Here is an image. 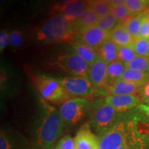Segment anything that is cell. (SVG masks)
Instances as JSON below:
<instances>
[{
    "label": "cell",
    "mask_w": 149,
    "mask_h": 149,
    "mask_svg": "<svg viewBox=\"0 0 149 149\" xmlns=\"http://www.w3.org/2000/svg\"><path fill=\"white\" fill-rule=\"evenodd\" d=\"M64 124L59 109L42 99L31 143L33 149H49L57 144Z\"/></svg>",
    "instance_id": "6da1fadb"
},
{
    "label": "cell",
    "mask_w": 149,
    "mask_h": 149,
    "mask_svg": "<svg viewBox=\"0 0 149 149\" xmlns=\"http://www.w3.org/2000/svg\"><path fill=\"white\" fill-rule=\"evenodd\" d=\"M79 35L74 22H70L64 16L53 15L43 23L35 32L36 41L41 44L72 43Z\"/></svg>",
    "instance_id": "7a4b0ae2"
},
{
    "label": "cell",
    "mask_w": 149,
    "mask_h": 149,
    "mask_svg": "<svg viewBox=\"0 0 149 149\" xmlns=\"http://www.w3.org/2000/svg\"><path fill=\"white\" fill-rule=\"evenodd\" d=\"M31 81L44 100L54 105L65 103L70 99V95L59 79L43 74L30 73Z\"/></svg>",
    "instance_id": "3957f363"
},
{
    "label": "cell",
    "mask_w": 149,
    "mask_h": 149,
    "mask_svg": "<svg viewBox=\"0 0 149 149\" xmlns=\"http://www.w3.org/2000/svg\"><path fill=\"white\" fill-rule=\"evenodd\" d=\"M91 109V102L84 98H71L59 106V112L64 126L79 123Z\"/></svg>",
    "instance_id": "277c9868"
},
{
    "label": "cell",
    "mask_w": 149,
    "mask_h": 149,
    "mask_svg": "<svg viewBox=\"0 0 149 149\" xmlns=\"http://www.w3.org/2000/svg\"><path fill=\"white\" fill-rule=\"evenodd\" d=\"M117 112L105 102H101L93 109L89 123L91 128L99 135L111 128L117 122Z\"/></svg>",
    "instance_id": "5b68a950"
},
{
    "label": "cell",
    "mask_w": 149,
    "mask_h": 149,
    "mask_svg": "<svg viewBox=\"0 0 149 149\" xmlns=\"http://www.w3.org/2000/svg\"><path fill=\"white\" fill-rule=\"evenodd\" d=\"M72 97L88 100L96 93V88L88 77L81 76L66 77L59 79Z\"/></svg>",
    "instance_id": "8992f818"
},
{
    "label": "cell",
    "mask_w": 149,
    "mask_h": 149,
    "mask_svg": "<svg viewBox=\"0 0 149 149\" xmlns=\"http://www.w3.org/2000/svg\"><path fill=\"white\" fill-rule=\"evenodd\" d=\"M126 125L117 121L109 129L99 135V149H117L126 139Z\"/></svg>",
    "instance_id": "52a82bcc"
},
{
    "label": "cell",
    "mask_w": 149,
    "mask_h": 149,
    "mask_svg": "<svg viewBox=\"0 0 149 149\" xmlns=\"http://www.w3.org/2000/svg\"><path fill=\"white\" fill-rule=\"evenodd\" d=\"M54 64L74 76L88 77L89 65L77 53H67L57 57Z\"/></svg>",
    "instance_id": "ba28073f"
},
{
    "label": "cell",
    "mask_w": 149,
    "mask_h": 149,
    "mask_svg": "<svg viewBox=\"0 0 149 149\" xmlns=\"http://www.w3.org/2000/svg\"><path fill=\"white\" fill-rule=\"evenodd\" d=\"M90 7L89 0H78L72 2L57 3L51 8L53 15L59 14L64 16L70 22H74Z\"/></svg>",
    "instance_id": "9c48e42d"
},
{
    "label": "cell",
    "mask_w": 149,
    "mask_h": 149,
    "mask_svg": "<svg viewBox=\"0 0 149 149\" xmlns=\"http://www.w3.org/2000/svg\"><path fill=\"white\" fill-rule=\"evenodd\" d=\"M74 140L76 149H99V137L92 132L89 122L80 127Z\"/></svg>",
    "instance_id": "30bf717a"
},
{
    "label": "cell",
    "mask_w": 149,
    "mask_h": 149,
    "mask_svg": "<svg viewBox=\"0 0 149 149\" xmlns=\"http://www.w3.org/2000/svg\"><path fill=\"white\" fill-rule=\"evenodd\" d=\"M108 64L98 57L88 68V78L97 89H102L109 85L107 74Z\"/></svg>",
    "instance_id": "8fae6325"
},
{
    "label": "cell",
    "mask_w": 149,
    "mask_h": 149,
    "mask_svg": "<svg viewBox=\"0 0 149 149\" xmlns=\"http://www.w3.org/2000/svg\"><path fill=\"white\" fill-rule=\"evenodd\" d=\"M105 103L114 108L118 113L133 109L141 104V97L138 95H108L104 98Z\"/></svg>",
    "instance_id": "7c38bea8"
},
{
    "label": "cell",
    "mask_w": 149,
    "mask_h": 149,
    "mask_svg": "<svg viewBox=\"0 0 149 149\" xmlns=\"http://www.w3.org/2000/svg\"><path fill=\"white\" fill-rule=\"evenodd\" d=\"M0 149H33L32 145L20 133L1 130L0 133Z\"/></svg>",
    "instance_id": "4fadbf2b"
},
{
    "label": "cell",
    "mask_w": 149,
    "mask_h": 149,
    "mask_svg": "<svg viewBox=\"0 0 149 149\" xmlns=\"http://www.w3.org/2000/svg\"><path fill=\"white\" fill-rule=\"evenodd\" d=\"M109 33L95 25L83 31L78 36H79L80 41L97 51L103 42L109 38Z\"/></svg>",
    "instance_id": "5bb4252c"
},
{
    "label": "cell",
    "mask_w": 149,
    "mask_h": 149,
    "mask_svg": "<svg viewBox=\"0 0 149 149\" xmlns=\"http://www.w3.org/2000/svg\"><path fill=\"white\" fill-rule=\"evenodd\" d=\"M143 85L117 79L107 86L109 95H137L140 93Z\"/></svg>",
    "instance_id": "9a60e30c"
},
{
    "label": "cell",
    "mask_w": 149,
    "mask_h": 149,
    "mask_svg": "<svg viewBox=\"0 0 149 149\" xmlns=\"http://www.w3.org/2000/svg\"><path fill=\"white\" fill-rule=\"evenodd\" d=\"M71 46L74 53L84 59L89 66L94 63L99 57L97 51L95 49L86 44L81 41H74L71 43Z\"/></svg>",
    "instance_id": "2e32d148"
},
{
    "label": "cell",
    "mask_w": 149,
    "mask_h": 149,
    "mask_svg": "<svg viewBox=\"0 0 149 149\" xmlns=\"http://www.w3.org/2000/svg\"><path fill=\"white\" fill-rule=\"evenodd\" d=\"M109 38L117 46L131 45L134 39L130 36L124 24H118L109 33Z\"/></svg>",
    "instance_id": "e0dca14e"
},
{
    "label": "cell",
    "mask_w": 149,
    "mask_h": 149,
    "mask_svg": "<svg viewBox=\"0 0 149 149\" xmlns=\"http://www.w3.org/2000/svg\"><path fill=\"white\" fill-rule=\"evenodd\" d=\"M100 18V17L95 11L89 7L88 10L74 22V24L79 34L84 30L95 26Z\"/></svg>",
    "instance_id": "ac0fdd59"
},
{
    "label": "cell",
    "mask_w": 149,
    "mask_h": 149,
    "mask_svg": "<svg viewBox=\"0 0 149 149\" xmlns=\"http://www.w3.org/2000/svg\"><path fill=\"white\" fill-rule=\"evenodd\" d=\"M99 57L103 59L107 64L118 59L117 58V46L109 38L97 49Z\"/></svg>",
    "instance_id": "d6986e66"
},
{
    "label": "cell",
    "mask_w": 149,
    "mask_h": 149,
    "mask_svg": "<svg viewBox=\"0 0 149 149\" xmlns=\"http://www.w3.org/2000/svg\"><path fill=\"white\" fill-rule=\"evenodd\" d=\"M120 79L129 81V82L144 85L147 81H149V72L126 68L125 71L120 77Z\"/></svg>",
    "instance_id": "ffe728a7"
},
{
    "label": "cell",
    "mask_w": 149,
    "mask_h": 149,
    "mask_svg": "<svg viewBox=\"0 0 149 149\" xmlns=\"http://www.w3.org/2000/svg\"><path fill=\"white\" fill-rule=\"evenodd\" d=\"M126 68V64L119 59L108 64L107 74L109 84L117 79H120Z\"/></svg>",
    "instance_id": "44dd1931"
},
{
    "label": "cell",
    "mask_w": 149,
    "mask_h": 149,
    "mask_svg": "<svg viewBox=\"0 0 149 149\" xmlns=\"http://www.w3.org/2000/svg\"><path fill=\"white\" fill-rule=\"evenodd\" d=\"M144 17V13L139 14L132 17L130 19L124 24L126 30L134 40L138 38L139 31Z\"/></svg>",
    "instance_id": "7402d4cb"
},
{
    "label": "cell",
    "mask_w": 149,
    "mask_h": 149,
    "mask_svg": "<svg viewBox=\"0 0 149 149\" xmlns=\"http://www.w3.org/2000/svg\"><path fill=\"white\" fill-rule=\"evenodd\" d=\"M126 67L128 69L149 72V57L148 56H137L126 64Z\"/></svg>",
    "instance_id": "603a6c76"
},
{
    "label": "cell",
    "mask_w": 149,
    "mask_h": 149,
    "mask_svg": "<svg viewBox=\"0 0 149 149\" xmlns=\"http://www.w3.org/2000/svg\"><path fill=\"white\" fill-rule=\"evenodd\" d=\"M137 57L131 45L117 46V58L126 65Z\"/></svg>",
    "instance_id": "cb8c5ba5"
},
{
    "label": "cell",
    "mask_w": 149,
    "mask_h": 149,
    "mask_svg": "<svg viewBox=\"0 0 149 149\" xmlns=\"http://www.w3.org/2000/svg\"><path fill=\"white\" fill-rule=\"evenodd\" d=\"M111 13L116 18L118 24H124V25L132 18V17L134 16L130 13L128 8L124 4L112 8Z\"/></svg>",
    "instance_id": "d4e9b609"
},
{
    "label": "cell",
    "mask_w": 149,
    "mask_h": 149,
    "mask_svg": "<svg viewBox=\"0 0 149 149\" xmlns=\"http://www.w3.org/2000/svg\"><path fill=\"white\" fill-rule=\"evenodd\" d=\"M118 24V22L112 13H110L107 15L101 17L99 19L96 26L100 27L104 31L110 32Z\"/></svg>",
    "instance_id": "484cf974"
},
{
    "label": "cell",
    "mask_w": 149,
    "mask_h": 149,
    "mask_svg": "<svg viewBox=\"0 0 149 149\" xmlns=\"http://www.w3.org/2000/svg\"><path fill=\"white\" fill-rule=\"evenodd\" d=\"M89 1H90L91 8L95 11L100 17L111 13L112 7L110 3L98 0H89Z\"/></svg>",
    "instance_id": "4316f807"
},
{
    "label": "cell",
    "mask_w": 149,
    "mask_h": 149,
    "mask_svg": "<svg viewBox=\"0 0 149 149\" xmlns=\"http://www.w3.org/2000/svg\"><path fill=\"white\" fill-rule=\"evenodd\" d=\"M131 46L137 56H148L149 40L137 38L134 40Z\"/></svg>",
    "instance_id": "83f0119b"
},
{
    "label": "cell",
    "mask_w": 149,
    "mask_h": 149,
    "mask_svg": "<svg viewBox=\"0 0 149 149\" xmlns=\"http://www.w3.org/2000/svg\"><path fill=\"white\" fill-rule=\"evenodd\" d=\"M132 15L139 14L148 5L144 0H126L124 3Z\"/></svg>",
    "instance_id": "f1b7e54d"
},
{
    "label": "cell",
    "mask_w": 149,
    "mask_h": 149,
    "mask_svg": "<svg viewBox=\"0 0 149 149\" xmlns=\"http://www.w3.org/2000/svg\"><path fill=\"white\" fill-rule=\"evenodd\" d=\"M24 40V33L19 30H13L10 33V45L14 49L21 47Z\"/></svg>",
    "instance_id": "f546056e"
},
{
    "label": "cell",
    "mask_w": 149,
    "mask_h": 149,
    "mask_svg": "<svg viewBox=\"0 0 149 149\" xmlns=\"http://www.w3.org/2000/svg\"><path fill=\"white\" fill-rule=\"evenodd\" d=\"M59 149H76L74 140L70 135H66L58 141Z\"/></svg>",
    "instance_id": "4dcf8cb0"
},
{
    "label": "cell",
    "mask_w": 149,
    "mask_h": 149,
    "mask_svg": "<svg viewBox=\"0 0 149 149\" xmlns=\"http://www.w3.org/2000/svg\"><path fill=\"white\" fill-rule=\"evenodd\" d=\"M138 38L149 40V15L146 13H146H144V20L141 24Z\"/></svg>",
    "instance_id": "1f68e13d"
},
{
    "label": "cell",
    "mask_w": 149,
    "mask_h": 149,
    "mask_svg": "<svg viewBox=\"0 0 149 149\" xmlns=\"http://www.w3.org/2000/svg\"><path fill=\"white\" fill-rule=\"evenodd\" d=\"M8 44H10V33L6 31H1L0 32V52L1 53L4 51Z\"/></svg>",
    "instance_id": "d6a6232c"
},
{
    "label": "cell",
    "mask_w": 149,
    "mask_h": 149,
    "mask_svg": "<svg viewBox=\"0 0 149 149\" xmlns=\"http://www.w3.org/2000/svg\"><path fill=\"white\" fill-rule=\"evenodd\" d=\"M141 101L146 104H149V81L141 87L139 93Z\"/></svg>",
    "instance_id": "836d02e7"
},
{
    "label": "cell",
    "mask_w": 149,
    "mask_h": 149,
    "mask_svg": "<svg viewBox=\"0 0 149 149\" xmlns=\"http://www.w3.org/2000/svg\"><path fill=\"white\" fill-rule=\"evenodd\" d=\"M126 1V0H112L110 4H111L112 8H115V7L119 6L124 5Z\"/></svg>",
    "instance_id": "e575fe53"
},
{
    "label": "cell",
    "mask_w": 149,
    "mask_h": 149,
    "mask_svg": "<svg viewBox=\"0 0 149 149\" xmlns=\"http://www.w3.org/2000/svg\"><path fill=\"white\" fill-rule=\"evenodd\" d=\"M139 108L145 115L149 118V104H142L139 106Z\"/></svg>",
    "instance_id": "d590c367"
},
{
    "label": "cell",
    "mask_w": 149,
    "mask_h": 149,
    "mask_svg": "<svg viewBox=\"0 0 149 149\" xmlns=\"http://www.w3.org/2000/svg\"><path fill=\"white\" fill-rule=\"evenodd\" d=\"M117 149H131V148H130L129 145H128L127 143L125 141L124 144H122V146H121L120 147H119Z\"/></svg>",
    "instance_id": "8d00e7d4"
},
{
    "label": "cell",
    "mask_w": 149,
    "mask_h": 149,
    "mask_svg": "<svg viewBox=\"0 0 149 149\" xmlns=\"http://www.w3.org/2000/svg\"><path fill=\"white\" fill-rule=\"evenodd\" d=\"M78 1V0H59V3H68V2H72V1Z\"/></svg>",
    "instance_id": "74e56055"
},
{
    "label": "cell",
    "mask_w": 149,
    "mask_h": 149,
    "mask_svg": "<svg viewBox=\"0 0 149 149\" xmlns=\"http://www.w3.org/2000/svg\"><path fill=\"white\" fill-rule=\"evenodd\" d=\"M49 149H59V146H58V143H57V144H55V146H53V147H51V148H49Z\"/></svg>",
    "instance_id": "f35d334b"
},
{
    "label": "cell",
    "mask_w": 149,
    "mask_h": 149,
    "mask_svg": "<svg viewBox=\"0 0 149 149\" xmlns=\"http://www.w3.org/2000/svg\"><path fill=\"white\" fill-rule=\"evenodd\" d=\"M98 1H104V2H107L110 3L112 0H98Z\"/></svg>",
    "instance_id": "ab89813d"
},
{
    "label": "cell",
    "mask_w": 149,
    "mask_h": 149,
    "mask_svg": "<svg viewBox=\"0 0 149 149\" xmlns=\"http://www.w3.org/2000/svg\"><path fill=\"white\" fill-rule=\"evenodd\" d=\"M6 1V0H0V2H1V4H3V3H4Z\"/></svg>",
    "instance_id": "60d3db41"
},
{
    "label": "cell",
    "mask_w": 149,
    "mask_h": 149,
    "mask_svg": "<svg viewBox=\"0 0 149 149\" xmlns=\"http://www.w3.org/2000/svg\"><path fill=\"white\" fill-rule=\"evenodd\" d=\"M144 1L147 3V4H148L149 3V0H144Z\"/></svg>",
    "instance_id": "b9f144b4"
},
{
    "label": "cell",
    "mask_w": 149,
    "mask_h": 149,
    "mask_svg": "<svg viewBox=\"0 0 149 149\" xmlns=\"http://www.w3.org/2000/svg\"><path fill=\"white\" fill-rule=\"evenodd\" d=\"M146 13H147V14H148V15H149V8H148V10H147V11H146Z\"/></svg>",
    "instance_id": "7bdbcfd3"
},
{
    "label": "cell",
    "mask_w": 149,
    "mask_h": 149,
    "mask_svg": "<svg viewBox=\"0 0 149 149\" xmlns=\"http://www.w3.org/2000/svg\"><path fill=\"white\" fill-rule=\"evenodd\" d=\"M148 57H149V48H148Z\"/></svg>",
    "instance_id": "ee69618b"
}]
</instances>
